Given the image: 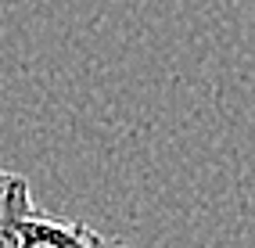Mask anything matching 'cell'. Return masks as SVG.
<instances>
[{
  "label": "cell",
  "instance_id": "cell-1",
  "mask_svg": "<svg viewBox=\"0 0 255 248\" xmlns=\"http://www.w3.org/2000/svg\"><path fill=\"white\" fill-rule=\"evenodd\" d=\"M22 248H126V245L105 238L83 220L50 216V212L32 209L22 220Z\"/></svg>",
  "mask_w": 255,
  "mask_h": 248
},
{
  "label": "cell",
  "instance_id": "cell-2",
  "mask_svg": "<svg viewBox=\"0 0 255 248\" xmlns=\"http://www.w3.org/2000/svg\"><path fill=\"white\" fill-rule=\"evenodd\" d=\"M36 209L29 180L0 169V248H22V220Z\"/></svg>",
  "mask_w": 255,
  "mask_h": 248
}]
</instances>
